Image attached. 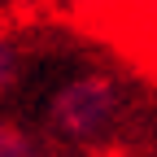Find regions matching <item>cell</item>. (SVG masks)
<instances>
[{
    "label": "cell",
    "instance_id": "1",
    "mask_svg": "<svg viewBox=\"0 0 157 157\" xmlns=\"http://www.w3.org/2000/svg\"><path fill=\"white\" fill-rule=\"evenodd\" d=\"M39 122V135L48 144L74 148L83 157H105L135 135L140 96L122 74L105 66H78L48 87Z\"/></svg>",
    "mask_w": 157,
    "mask_h": 157
},
{
    "label": "cell",
    "instance_id": "2",
    "mask_svg": "<svg viewBox=\"0 0 157 157\" xmlns=\"http://www.w3.org/2000/svg\"><path fill=\"white\" fill-rule=\"evenodd\" d=\"M26 52H31V44L22 39V31L0 17V101H9V96L22 87V78H26Z\"/></svg>",
    "mask_w": 157,
    "mask_h": 157
},
{
    "label": "cell",
    "instance_id": "3",
    "mask_svg": "<svg viewBox=\"0 0 157 157\" xmlns=\"http://www.w3.org/2000/svg\"><path fill=\"white\" fill-rule=\"evenodd\" d=\"M157 26V0H109V31L131 35V44L140 48L148 31Z\"/></svg>",
    "mask_w": 157,
    "mask_h": 157
},
{
    "label": "cell",
    "instance_id": "4",
    "mask_svg": "<svg viewBox=\"0 0 157 157\" xmlns=\"http://www.w3.org/2000/svg\"><path fill=\"white\" fill-rule=\"evenodd\" d=\"M0 157H52V144L39 131H31L22 118L0 109Z\"/></svg>",
    "mask_w": 157,
    "mask_h": 157
},
{
    "label": "cell",
    "instance_id": "5",
    "mask_svg": "<svg viewBox=\"0 0 157 157\" xmlns=\"http://www.w3.org/2000/svg\"><path fill=\"white\" fill-rule=\"evenodd\" d=\"M52 13L74 17V22H101L109 26V0H44Z\"/></svg>",
    "mask_w": 157,
    "mask_h": 157
},
{
    "label": "cell",
    "instance_id": "6",
    "mask_svg": "<svg viewBox=\"0 0 157 157\" xmlns=\"http://www.w3.org/2000/svg\"><path fill=\"white\" fill-rule=\"evenodd\" d=\"M153 39H157V26H153V31H148V39H144V44H140V48H148V44H153Z\"/></svg>",
    "mask_w": 157,
    "mask_h": 157
},
{
    "label": "cell",
    "instance_id": "7",
    "mask_svg": "<svg viewBox=\"0 0 157 157\" xmlns=\"http://www.w3.org/2000/svg\"><path fill=\"white\" fill-rule=\"evenodd\" d=\"M144 52H157V39H153V44H148V48H144Z\"/></svg>",
    "mask_w": 157,
    "mask_h": 157
}]
</instances>
